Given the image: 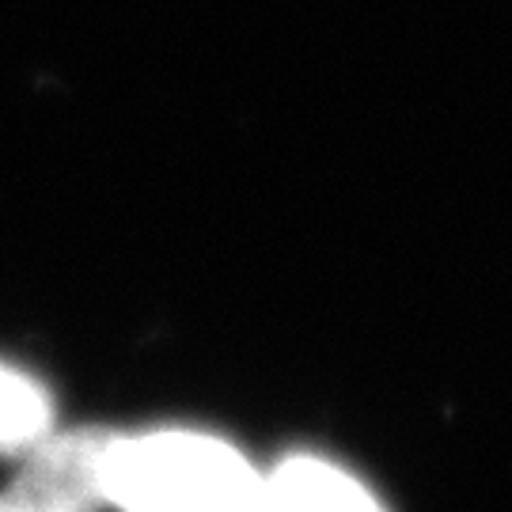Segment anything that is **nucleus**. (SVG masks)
<instances>
[{
	"mask_svg": "<svg viewBox=\"0 0 512 512\" xmlns=\"http://www.w3.org/2000/svg\"><path fill=\"white\" fill-rule=\"evenodd\" d=\"M99 494L122 512H266V478L198 433L103 440Z\"/></svg>",
	"mask_w": 512,
	"mask_h": 512,
	"instance_id": "nucleus-1",
	"label": "nucleus"
},
{
	"mask_svg": "<svg viewBox=\"0 0 512 512\" xmlns=\"http://www.w3.org/2000/svg\"><path fill=\"white\" fill-rule=\"evenodd\" d=\"M107 437L42 444L31 471L0 497V512H88L99 494V448Z\"/></svg>",
	"mask_w": 512,
	"mask_h": 512,
	"instance_id": "nucleus-2",
	"label": "nucleus"
},
{
	"mask_svg": "<svg viewBox=\"0 0 512 512\" xmlns=\"http://www.w3.org/2000/svg\"><path fill=\"white\" fill-rule=\"evenodd\" d=\"M266 512H384L357 478L323 459H289L266 478Z\"/></svg>",
	"mask_w": 512,
	"mask_h": 512,
	"instance_id": "nucleus-3",
	"label": "nucleus"
},
{
	"mask_svg": "<svg viewBox=\"0 0 512 512\" xmlns=\"http://www.w3.org/2000/svg\"><path fill=\"white\" fill-rule=\"evenodd\" d=\"M50 433V399L46 391L19 376L0 368V448H35Z\"/></svg>",
	"mask_w": 512,
	"mask_h": 512,
	"instance_id": "nucleus-4",
	"label": "nucleus"
}]
</instances>
